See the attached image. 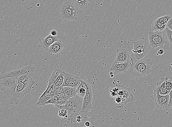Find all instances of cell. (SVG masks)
Instances as JSON below:
<instances>
[{
    "label": "cell",
    "mask_w": 172,
    "mask_h": 127,
    "mask_svg": "<svg viewBox=\"0 0 172 127\" xmlns=\"http://www.w3.org/2000/svg\"><path fill=\"white\" fill-rule=\"evenodd\" d=\"M64 92L66 95L69 98H71L77 95L76 88L70 87H63Z\"/></svg>",
    "instance_id": "cell-21"
},
{
    "label": "cell",
    "mask_w": 172,
    "mask_h": 127,
    "mask_svg": "<svg viewBox=\"0 0 172 127\" xmlns=\"http://www.w3.org/2000/svg\"><path fill=\"white\" fill-rule=\"evenodd\" d=\"M35 82L32 77L25 82L18 84L15 93V105L18 104L20 100L31 92Z\"/></svg>",
    "instance_id": "cell-6"
},
{
    "label": "cell",
    "mask_w": 172,
    "mask_h": 127,
    "mask_svg": "<svg viewBox=\"0 0 172 127\" xmlns=\"http://www.w3.org/2000/svg\"><path fill=\"white\" fill-rule=\"evenodd\" d=\"M82 117H81V116L79 115H78V116H77L76 117V122H81L82 121Z\"/></svg>",
    "instance_id": "cell-35"
},
{
    "label": "cell",
    "mask_w": 172,
    "mask_h": 127,
    "mask_svg": "<svg viewBox=\"0 0 172 127\" xmlns=\"http://www.w3.org/2000/svg\"><path fill=\"white\" fill-rule=\"evenodd\" d=\"M166 78V77L161 78L154 89V93L160 95H165L169 93L170 92L167 90L165 86Z\"/></svg>",
    "instance_id": "cell-18"
},
{
    "label": "cell",
    "mask_w": 172,
    "mask_h": 127,
    "mask_svg": "<svg viewBox=\"0 0 172 127\" xmlns=\"http://www.w3.org/2000/svg\"><path fill=\"white\" fill-rule=\"evenodd\" d=\"M65 46V43L63 41L60 40L55 42L48 48V52L50 55L61 54Z\"/></svg>",
    "instance_id": "cell-17"
},
{
    "label": "cell",
    "mask_w": 172,
    "mask_h": 127,
    "mask_svg": "<svg viewBox=\"0 0 172 127\" xmlns=\"http://www.w3.org/2000/svg\"><path fill=\"white\" fill-rule=\"evenodd\" d=\"M149 38L150 45L154 49L168 43L166 38L160 31H150L149 32Z\"/></svg>",
    "instance_id": "cell-7"
},
{
    "label": "cell",
    "mask_w": 172,
    "mask_h": 127,
    "mask_svg": "<svg viewBox=\"0 0 172 127\" xmlns=\"http://www.w3.org/2000/svg\"><path fill=\"white\" fill-rule=\"evenodd\" d=\"M35 66L33 65L28 66L23 68L7 73H3L0 76V80L9 77L18 78L23 75L31 74H34L35 71Z\"/></svg>",
    "instance_id": "cell-8"
},
{
    "label": "cell",
    "mask_w": 172,
    "mask_h": 127,
    "mask_svg": "<svg viewBox=\"0 0 172 127\" xmlns=\"http://www.w3.org/2000/svg\"><path fill=\"white\" fill-rule=\"evenodd\" d=\"M164 51L163 49H161L159 50V51H158L157 55H162L164 54Z\"/></svg>",
    "instance_id": "cell-36"
},
{
    "label": "cell",
    "mask_w": 172,
    "mask_h": 127,
    "mask_svg": "<svg viewBox=\"0 0 172 127\" xmlns=\"http://www.w3.org/2000/svg\"><path fill=\"white\" fill-rule=\"evenodd\" d=\"M83 102L81 97L78 95L70 98L65 105L60 106L56 105V107L60 109H65L68 112V114L81 112L82 109Z\"/></svg>",
    "instance_id": "cell-5"
},
{
    "label": "cell",
    "mask_w": 172,
    "mask_h": 127,
    "mask_svg": "<svg viewBox=\"0 0 172 127\" xmlns=\"http://www.w3.org/2000/svg\"><path fill=\"white\" fill-rule=\"evenodd\" d=\"M165 30V34L170 42V45L172 46V31L168 29L167 27Z\"/></svg>",
    "instance_id": "cell-28"
},
{
    "label": "cell",
    "mask_w": 172,
    "mask_h": 127,
    "mask_svg": "<svg viewBox=\"0 0 172 127\" xmlns=\"http://www.w3.org/2000/svg\"><path fill=\"white\" fill-rule=\"evenodd\" d=\"M84 125H85V126L87 127H89L90 125V122L88 121L86 122L85 124H84Z\"/></svg>",
    "instance_id": "cell-38"
},
{
    "label": "cell",
    "mask_w": 172,
    "mask_h": 127,
    "mask_svg": "<svg viewBox=\"0 0 172 127\" xmlns=\"http://www.w3.org/2000/svg\"><path fill=\"white\" fill-rule=\"evenodd\" d=\"M154 93L155 103L158 108L162 109H167L170 108L169 107V103L170 101V96L169 94L160 95Z\"/></svg>",
    "instance_id": "cell-10"
},
{
    "label": "cell",
    "mask_w": 172,
    "mask_h": 127,
    "mask_svg": "<svg viewBox=\"0 0 172 127\" xmlns=\"http://www.w3.org/2000/svg\"><path fill=\"white\" fill-rule=\"evenodd\" d=\"M75 2L69 1L64 3L61 6L59 12L61 15L65 22L78 20L77 11Z\"/></svg>",
    "instance_id": "cell-4"
},
{
    "label": "cell",
    "mask_w": 172,
    "mask_h": 127,
    "mask_svg": "<svg viewBox=\"0 0 172 127\" xmlns=\"http://www.w3.org/2000/svg\"><path fill=\"white\" fill-rule=\"evenodd\" d=\"M117 87H118L117 96L120 97L121 98V103L126 104L127 103L133 100V96L131 93L129 89L124 86H119Z\"/></svg>",
    "instance_id": "cell-11"
},
{
    "label": "cell",
    "mask_w": 172,
    "mask_h": 127,
    "mask_svg": "<svg viewBox=\"0 0 172 127\" xmlns=\"http://www.w3.org/2000/svg\"><path fill=\"white\" fill-rule=\"evenodd\" d=\"M115 102L118 104H120V103L122 102V99L119 96H117L115 98Z\"/></svg>",
    "instance_id": "cell-33"
},
{
    "label": "cell",
    "mask_w": 172,
    "mask_h": 127,
    "mask_svg": "<svg viewBox=\"0 0 172 127\" xmlns=\"http://www.w3.org/2000/svg\"><path fill=\"white\" fill-rule=\"evenodd\" d=\"M166 27L172 31V17L170 19L167 23Z\"/></svg>",
    "instance_id": "cell-31"
},
{
    "label": "cell",
    "mask_w": 172,
    "mask_h": 127,
    "mask_svg": "<svg viewBox=\"0 0 172 127\" xmlns=\"http://www.w3.org/2000/svg\"><path fill=\"white\" fill-rule=\"evenodd\" d=\"M61 110L59 111V117L64 118V119H67L68 118L67 114H68V111L65 109H60Z\"/></svg>",
    "instance_id": "cell-29"
},
{
    "label": "cell",
    "mask_w": 172,
    "mask_h": 127,
    "mask_svg": "<svg viewBox=\"0 0 172 127\" xmlns=\"http://www.w3.org/2000/svg\"><path fill=\"white\" fill-rule=\"evenodd\" d=\"M170 96V101L169 103V107H172V89L171 91L169 93Z\"/></svg>",
    "instance_id": "cell-32"
},
{
    "label": "cell",
    "mask_w": 172,
    "mask_h": 127,
    "mask_svg": "<svg viewBox=\"0 0 172 127\" xmlns=\"http://www.w3.org/2000/svg\"><path fill=\"white\" fill-rule=\"evenodd\" d=\"M172 17L171 15H168L160 17V18L157 19V20L161 23H164V24H167L168 20Z\"/></svg>",
    "instance_id": "cell-27"
},
{
    "label": "cell",
    "mask_w": 172,
    "mask_h": 127,
    "mask_svg": "<svg viewBox=\"0 0 172 127\" xmlns=\"http://www.w3.org/2000/svg\"><path fill=\"white\" fill-rule=\"evenodd\" d=\"M70 98L67 95H65L63 98H59L58 101H56V102L54 103V104L55 105H60V106L65 105L68 101Z\"/></svg>",
    "instance_id": "cell-25"
},
{
    "label": "cell",
    "mask_w": 172,
    "mask_h": 127,
    "mask_svg": "<svg viewBox=\"0 0 172 127\" xmlns=\"http://www.w3.org/2000/svg\"><path fill=\"white\" fill-rule=\"evenodd\" d=\"M60 40V37L59 36H53L51 34H49L40 42L38 45L39 47L44 48L46 51H48V48L51 45L55 42Z\"/></svg>",
    "instance_id": "cell-16"
},
{
    "label": "cell",
    "mask_w": 172,
    "mask_h": 127,
    "mask_svg": "<svg viewBox=\"0 0 172 127\" xmlns=\"http://www.w3.org/2000/svg\"><path fill=\"white\" fill-rule=\"evenodd\" d=\"M51 35L53 36H56L57 34V31L55 30H53L52 31H51Z\"/></svg>",
    "instance_id": "cell-37"
},
{
    "label": "cell",
    "mask_w": 172,
    "mask_h": 127,
    "mask_svg": "<svg viewBox=\"0 0 172 127\" xmlns=\"http://www.w3.org/2000/svg\"><path fill=\"white\" fill-rule=\"evenodd\" d=\"M90 0H74V2L77 7L82 9H86L89 6Z\"/></svg>",
    "instance_id": "cell-23"
},
{
    "label": "cell",
    "mask_w": 172,
    "mask_h": 127,
    "mask_svg": "<svg viewBox=\"0 0 172 127\" xmlns=\"http://www.w3.org/2000/svg\"><path fill=\"white\" fill-rule=\"evenodd\" d=\"M130 55L126 48H119L117 50L115 63H124L130 61Z\"/></svg>",
    "instance_id": "cell-14"
},
{
    "label": "cell",
    "mask_w": 172,
    "mask_h": 127,
    "mask_svg": "<svg viewBox=\"0 0 172 127\" xmlns=\"http://www.w3.org/2000/svg\"><path fill=\"white\" fill-rule=\"evenodd\" d=\"M80 78L70 74L64 73V80L62 86L77 88L82 81Z\"/></svg>",
    "instance_id": "cell-12"
},
{
    "label": "cell",
    "mask_w": 172,
    "mask_h": 127,
    "mask_svg": "<svg viewBox=\"0 0 172 127\" xmlns=\"http://www.w3.org/2000/svg\"><path fill=\"white\" fill-rule=\"evenodd\" d=\"M66 95L64 92H62V93H59L57 95V96L59 98H63Z\"/></svg>",
    "instance_id": "cell-34"
},
{
    "label": "cell",
    "mask_w": 172,
    "mask_h": 127,
    "mask_svg": "<svg viewBox=\"0 0 172 127\" xmlns=\"http://www.w3.org/2000/svg\"><path fill=\"white\" fill-rule=\"evenodd\" d=\"M62 70L59 69L58 68H56L53 72L52 74H51L49 80H48V87L51 86V85L54 84L55 81H56L58 77L60 74Z\"/></svg>",
    "instance_id": "cell-22"
},
{
    "label": "cell",
    "mask_w": 172,
    "mask_h": 127,
    "mask_svg": "<svg viewBox=\"0 0 172 127\" xmlns=\"http://www.w3.org/2000/svg\"><path fill=\"white\" fill-rule=\"evenodd\" d=\"M18 84V78L9 77L0 80V90L6 94L10 104H15V93Z\"/></svg>",
    "instance_id": "cell-2"
},
{
    "label": "cell",
    "mask_w": 172,
    "mask_h": 127,
    "mask_svg": "<svg viewBox=\"0 0 172 127\" xmlns=\"http://www.w3.org/2000/svg\"><path fill=\"white\" fill-rule=\"evenodd\" d=\"M110 74L111 75L113 74V72H111L110 73Z\"/></svg>",
    "instance_id": "cell-39"
},
{
    "label": "cell",
    "mask_w": 172,
    "mask_h": 127,
    "mask_svg": "<svg viewBox=\"0 0 172 127\" xmlns=\"http://www.w3.org/2000/svg\"><path fill=\"white\" fill-rule=\"evenodd\" d=\"M152 63L151 59L146 57L131 63L128 72L131 76L134 77H142L149 76L152 73Z\"/></svg>",
    "instance_id": "cell-1"
},
{
    "label": "cell",
    "mask_w": 172,
    "mask_h": 127,
    "mask_svg": "<svg viewBox=\"0 0 172 127\" xmlns=\"http://www.w3.org/2000/svg\"><path fill=\"white\" fill-rule=\"evenodd\" d=\"M87 91L85 96L83 98V105L81 112L87 113L91 110L92 109V100H93V92L92 88L89 83L85 82Z\"/></svg>",
    "instance_id": "cell-9"
},
{
    "label": "cell",
    "mask_w": 172,
    "mask_h": 127,
    "mask_svg": "<svg viewBox=\"0 0 172 127\" xmlns=\"http://www.w3.org/2000/svg\"><path fill=\"white\" fill-rule=\"evenodd\" d=\"M150 47L149 43L146 41L140 40L134 42L133 49L130 55L131 63L146 57L149 52Z\"/></svg>",
    "instance_id": "cell-3"
},
{
    "label": "cell",
    "mask_w": 172,
    "mask_h": 127,
    "mask_svg": "<svg viewBox=\"0 0 172 127\" xmlns=\"http://www.w3.org/2000/svg\"><path fill=\"white\" fill-rule=\"evenodd\" d=\"M165 86L167 90L170 92L172 89V77H166Z\"/></svg>",
    "instance_id": "cell-26"
},
{
    "label": "cell",
    "mask_w": 172,
    "mask_h": 127,
    "mask_svg": "<svg viewBox=\"0 0 172 127\" xmlns=\"http://www.w3.org/2000/svg\"><path fill=\"white\" fill-rule=\"evenodd\" d=\"M131 62L130 61L122 64H117L114 63L112 64L110 69L111 71H114L117 73L126 74L130 67Z\"/></svg>",
    "instance_id": "cell-13"
},
{
    "label": "cell",
    "mask_w": 172,
    "mask_h": 127,
    "mask_svg": "<svg viewBox=\"0 0 172 127\" xmlns=\"http://www.w3.org/2000/svg\"><path fill=\"white\" fill-rule=\"evenodd\" d=\"M59 98L58 97H57V96H55L53 98L51 99L48 100V101H47L46 103H45V106L46 105L49 104H54V103L56 102V101H58Z\"/></svg>",
    "instance_id": "cell-30"
},
{
    "label": "cell",
    "mask_w": 172,
    "mask_h": 127,
    "mask_svg": "<svg viewBox=\"0 0 172 127\" xmlns=\"http://www.w3.org/2000/svg\"><path fill=\"white\" fill-rule=\"evenodd\" d=\"M87 91V87L85 81L82 80L80 84L76 88L77 95L81 98H84L86 94Z\"/></svg>",
    "instance_id": "cell-19"
},
{
    "label": "cell",
    "mask_w": 172,
    "mask_h": 127,
    "mask_svg": "<svg viewBox=\"0 0 172 127\" xmlns=\"http://www.w3.org/2000/svg\"><path fill=\"white\" fill-rule=\"evenodd\" d=\"M167 24H164L159 22L157 19L153 22L152 25V31H156L162 32L166 28Z\"/></svg>",
    "instance_id": "cell-20"
},
{
    "label": "cell",
    "mask_w": 172,
    "mask_h": 127,
    "mask_svg": "<svg viewBox=\"0 0 172 127\" xmlns=\"http://www.w3.org/2000/svg\"><path fill=\"white\" fill-rule=\"evenodd\" d=\"M64 72L62 71L54 83V87L62 85L64 80Z\"/></svg>",
    "instance_id": "cell-24"
},
{
    "label": "cell",
    "mask_w": 172,
    "mask_h": 127,
    "mask_svg": "<svg viewBox=\"0 0 172 127\" xmlns=\"http://www.w3.org/2000/svg\"><path fill=\"white\" fill-rule=\"evenodd\" d=\"M54 85V84H53L49 87H48L46 90L38 99V101L36 104V106L39 107L45 106V103L48 100L51 99V95L53 89Z\"/></svg>",
    "instance_id": "cell-15"
}]
</instances>
